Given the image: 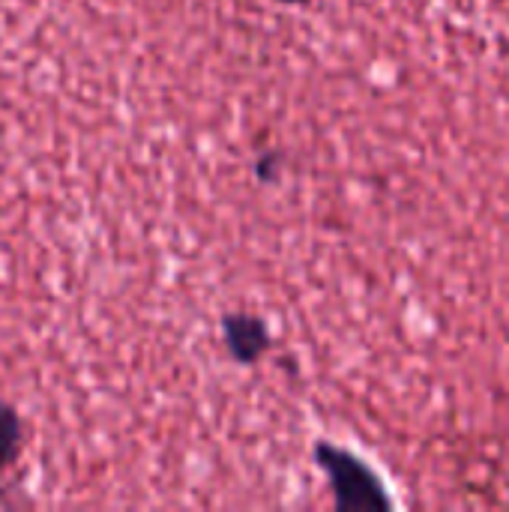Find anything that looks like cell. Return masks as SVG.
<instances>
[{"label": "cell", "instance_id": "277c9868", "mask_svg": "<svg viewBox=\"0 0 509 512\" xmlns=\"http://www.w3.org/2000/svg\"><path fill=\"white\" fill-rule=\"evenodd\" d=\"M282 3H306V0H282Z\"/></svg>", "mask_w": 509, "mask_h": 512}, {"label": "cell", "instance_id": "7a4b0ae2", "mask_svg": "<svg viewBox=\"0 0 509 512\" xmlns=\"http://www.w3.org/2000/svg\"><path fill=\"white\" fill-rule=\"evenodd\" d=\"M222 333L231 357L240 363H255L270 348V330L255 315H225Z\"/></svg>", "mask_w": 509, "mask_h": 512}, {"label": "cell", "instance_id": "6da1fadb", "mask_svg": "<svg viewBox=\"0 0 509 512\" xmlns=\"http://www.w3.org/2000/svg\"><path fill=\"white\" fill-rule=\"evenodd\" d=\"M315 459L321 471L327 474L336 507L342 512H381L393 507V498L387 495V486L381 483V477L354 453L321 441L315 447Z\"/></svg>", "mask_w": 509, "mask_h": 512}, {"label": "cell", "instance_id": "3957f363", "mask_svg": "<svg viewBox=\"0 0 509 512\" xmlns=\"http://www.w3.org/2000/svg\"><path fill=\"white\" fill-rule=\"evenodd\" d=\"M21 447V420L18 414L0 399V474L12 465Z\"/></svg>", "mask_w": 509, "mask_h": 512}]
</instances>
